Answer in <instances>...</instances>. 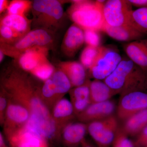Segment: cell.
<instances>
[{
    "instance_id": "obj_22",
    "label": "cell",
    "mask_w": 147,
    "mask_h": 147,
    "mask_svg": "<svg viewBox=\"0 0 147 147\" xmlns=\"http://www.w3.org/2000/svg\"><path fill=\"white\" fill-rule=\"evenodd\" d=\"M31 21L25 16L7 14L1 19L0 25L9 27L20 39L30 31Z\"/></svg>"
},
{
    "instance_id": "obj_15",
    "label": "cell",
    "mask_w": 147,
    "mask_h": 147,
    "mask_svg": "<svg viewBox=\"0 0 147 147\" xmlns=\"http://www.w3.org/2000/svg\"><path fill=\"white\" fill-rule=\"evenodd\" d=\"M48 47H36L25 51L16 59L19 68L30 73L38 66L48 61Z\"/></svg>"
},
{
    "instance_id": "obj_25",
    "label": "cell",
    "mask_w": 147,
    "mask_h": 147,
    "mask_svg": "<svg viewBox=\"0 0 147 147\" xmlns=\"http://www.w3.org/2000/svg\"><path fill=\"white\" fill-rule=\"evenodd\" d=\"M129 24L141 31L147 33V7L132 10L129 18Z\"/></svg>"
},
{
    "instance_id": "obj_39",
    "label": "cell",
    "mask_w": 147,
    "mask_h": 147,
    "mask_svg": "<svg viewBox=\"0 0 147 147\" xmlns=\"http://www.w3.org/2000/svg\"></svg>"
},
{
    "instance_id": "obj_34",
    "label": "cell",
    "mask_w": 147,
    "mask_h": 147,
    "mask_svg": "<svg viewBox=\"0 0 147 147\" xmlns=\"http://www.w3.org/2000/svg\"><path fill=\"white\" fill-rule=\"evenodd\" d=\"M80 147H97L96 145L92 141H90L86 138L83 140Z\"/></svg>"
},
{
    "instance_id": "obj_6",
    "label": "cell",
    "mask_w": 147,
    "mask_h": 147,
    "mask_svg": "<svg viewBox=\"0 0 147 147\" xmlns=\"http://www.w3.org/2000/svg\"><path fill=\"white\" fill-rule=\"evenodd\" d=\"M72 88L71 83L65 74L59 68L52 76L43 82L40 94L43 102L50 112L56 104Z\"/></svg>"
},
{
    "instance_id": "obj_17",
    "label": "cell",
    "mask_w": 147,
    "mask_h": 147,
    "mask_svg": "<svg viewBox=\"0 0 147 147\" xmlns=\"http://www.w3.org/2000/svg\"><path fill=\"white\" fill-rule=\"evenodd\" d=\"M102 31L113 39L128 42L144 39L147 33L141 31L130 24L113 27L105 24Z\"/></svg>"
},
{
    "instance_id": "obj_31",
    "label": "cell",
    "mask_w": 147,
    "mask_h": 147,
    "mask_svg": "<svg viewBox=\"0 0 147 147\" xmlns=\"http://www.w3.org/2000/svg\"><path fill=\"white\" fill-rule=\"evenodd\" d=\"M9 101L8 96L3 88L0 90V124L3 126Z\"/></svg>"
},
{
    "instance_id": "obj_11",
    "label": "cell",
    "mask_w": 147,
    "mask_h": 147,
    "mask_svg": "<svg viewBox=\"0 0 147 147\" xmlns=\"http://www.w3.org/2000/svg\"><path fill=\"white\" fill-rule=\"evenodd\" d=\"M9 98L8 107L3 126L4 135L27 127L31 118L30 114L26 108L9 97Z\"/></svg>"
},
{
    "instance_id": "obj_24",
    "label": "cell",
    "mask_w": 147,
    "mask_h": 147,
    "mask_svg": "<svg viewBox=\"0 0 147 147\" xmlns=\"http://www.w3.org/2000/svg\"><path fill=\"white\" fill-rule=\"evenodd\" d=\"M147 125V109L135 113L124 121L122 128L129 137H135Z\"/></svg>"
},
{
    "instance_id": "obj_5",
    "label": "cell",
    "mask_w": 147,
    "mask_h": 147,
    "mask_svg": "<svg viewBox=\"0 0 147 147\" xmlns=\"http://www.w3.org/2000/svg\"><path fill=\"white\" fill-rule=\"evenodd\" d=\"M32 9L36 23L41 28L51 31L61 25L64 11L61 3L57 0H36Z\"/></svg>"
},
{
    "instance_id": "obj_26",
    "label": "cell",
    "mask_w": 147,
    "mask_h": 147,
    "mask_svg": "<svg viewBox=\"0 0 147 147\" xmlns=\"http://www.w3.org/2000/svg\"><path fill=\"white\" fill-rule=\"evenodd\" d=\"M55 69L48 61L38 66L30 74L38 81L44 82L52 76Z\"/></svg>"
},
{
    "instance_id": "obj_36",
    "label": "cell",
    "mask_w": 147,
    "mask_h": 147,
    "mask_svg": "<svg viewBox=\"0 0 147 147\" xmlns=\"http://www.w3.org/2000/svg\"><path fill=\"white\" fill-rule=\"evenodd\" d=\"M0 147H8L5 141V137L1 131L0 132Z\"/></svg>"
},
{
    "instance_id": "obj_9",
    "label": "cell",
    "mask_w": 147,
    "mask_h": 147,
    "mask_svg": "<svg viewBox=\"0 0 147 147\" xmlns=\"http://www.w3.org/2000/svg\"><path fill=\"white\" fill-rule=\"evenodd\" d=\"M132 5L126 0H109L104 3L102 13L105 24L113 27L129 24Z\"/></svg>"
},
{
    "instance_id": "obj_20",
    "label": "cell",
    "mask_w": 147,
    "mask_h": 147,
    "mask_svg": "<svg viewBox=\"0 0 147 147\" xmlns=\"http://www.w3.org/2000/svg\"><path fill=\"white\" fill-rule=\"evenodd\" d=\"M68 78L72 88L82 86L88 80L86 69L82 64L76 61L61 62L59 67Z\"/></svg>"
},
{
    "instance_id": "obj_8",
    "label": "cell",
    "mask_w": 147,
    "mask_h": 147,
    "mask_svg": "<svg viewBox=\"0 0 147 147\" xmlns=\"http://www.w3.org/2000/svg\"><path fill=\"white\" fill-rule=\"evenodd\" d=\"M87 124L88 133L97 147L112 146L119 126L117 117L114 115Z\"/></svg>"
},
{
    "instance_id": "obj_19",
    "label": "cell",
    "mask_w": 147,
    "mask_h": 147,
    "mask_svg": "<svg viewBox=\"0 0 147 147\" xmlns=\"http://www.w3.org/2000/svg\"><path fill=\"white\" fill-rule=\"evenodd\" d=\"M123 48L129 59L147 75V38L127 43Z\"/></svg>"
},
{
    "instance_id": "obj_16",
    "label": "cell",
    "mask_w": 147,
    "mask_h": 147,
    "mask_svg": "<svg viewBox=\"0 0 147 147\" xmlns=\"http://www.w3.org/2000/svg\"><path fill=\"white\" fill-rule=\"evenodd\" d=\"M87 133V124L73 121L66 125L62 130L60 143L64 147H80L86 138Z\"/></svg>"
},
{
    "instance_id": "obj_13",
    "label": "cell",
    "mask_w": 147,
    "mask_h": 147,
    "mask_svg": "<svg viewBox=\"0 0 147 147\" xmlns=\"http://www.w3.org/2000/svg\"><path fill=\"white\" fill-rule=\"evenodd\" d=\"M117 106L114 100L91 103L84 111L76 117L79 121L88 124L108 118L114 115Z\"/></svg>"
},
{
    "instance_id": "obj_1",
    "label": "cell",
    "mask_w": 147,
    "mask_h": 147,
    "mask_svg": "<svg viewBox=\"0 0 147 147\" xmlns=\"http://www.w3.org/2000/svg\"><path fill=\"white\" fill-rule=\"evenodd\" d=\"M37 79L20 68L10 67L2 74L1 87L9 97L26 108L31 115L27 127L34 130L48 143H59L51 113L40 94Z\"/></svg>"
},
{
    "instance_id": "obj_21",
    "label": "cell",
    "mask_w": 147,
    "mask_h": 147,
    "mask_svg": "<svg viewBox=\"0 0 147 147\" xmlns=\"http://www.w3.org/2000/svg\"><path fill=\"white\" fill-rule=\"evenodd\" d=\"M90 82L88 79L83 85L72 88L69 92L70 100L76 117L86 110L91 103L90 97Z\"/></svg>"
},
{
    "instance_id": "obj_35",
    "label": "cell",
    "mask_w": 147,
    "mask_h": 147,
    "mask_svg": "<svg viewBox=\"0 0 147 147\" xmlns=\"http://www.w3.org/2000/svg\"><path fill=\"white\" fill-rule=\"evenodd\" d=\"M9 5L8 1L6 0H1L0 1V12H3L5 9L8 8Z\"/></svg>"
},
{
    "instance_id": "obj_18",
    "label": "cell",
    "mask_w": 147,
    "mask_h": 147,
    "mask_svg": "<svg viewBox=\"0 0 147 147\" xmlns=\"http://www.w3.org/2000/svg\"><path fill=\"white\" fill-rule=\"evenodd\" d=\"M84 42V30L74 24L66 32L62 44V50L65 55L71 57L75 56Z\"/></svg>"
},
{
    "instance_id": "obj_10",
    "label": "cell",
    "mask_w": 147,
    "mask_h": 147,
    "mask_svg": "<svg viewBox=\"0 0 147 147\" xmlns=\"http://www.w3.org/2000/svg\"><path fill=\"white\" fill-rule=\"evenodd\" d=\"M146 109H147V92H131L120 96L117 105V117L124 121L135 113Z\"/></svg>"
},
{
    "instance_id": "obj_33",
    "label": "cell",
    "mask_w": 147,
    "mask_h": 147,
    "mask_svg": "<svg viewBox=\"0 0 147 147\" xmlns=\"http://www.w3.org/2000/svg\"><path fill=\"white\" fill-rule=\"evenodd\" d=\"M131 5L137 7H147V0H129Z\"/></svg>"
},
{
    "instance_id": "obj_23",
    "label": "cell",
    "mask_w": 147,
    "mask_h": 147,
    "mask_svg": "<svg viewBox=\"0 0 147 147\" xmlns=\"http://www.w3.org/2000/svg\"><path fill=\"white\" fill-rule=\"evenodd\" d=\"M90 97L91 103L105 102L111 100L117 92L110 88L104 81L94 79L91 81L90 86Z\"/></svg>"
},
{
    "instance_id": "obj_27",
    "label": "cell",
    "mask_w": 147,
    "mask_h": 147,
    "mask_svg": "<svg viewBox=\"0 0 147 147\" xmlns=\"http://www.w3.org/2000/svg\"><path fill=\"white\" fill-rule=\"evenodd\" d=\"M87 46L80 56V63L86 69H89L94 63L99 52V48Z\"/></svg>"
},
{
    "instance_id": "obj_14",
    "label": "cell",
    "mask_w": 147,
    "mask_h": 147,
    "mask_svg": "<svg viewBox=\"0 0 147 147\" xmlns=\"http://www.w3.org/2000/svg\"><path fill=\"white\" fill-rule=\"evenodd\" d=\"M51 116L58 141L60 143V137L62 129L66 125L76 119L73 105L70 100L65 98L59 100L51 111Z\"/></svg>"
},
{
    "instance_id": "obj_29",
    "label": "cell",
    "mask_w": 147,
    "mask_h": 147,
    "mask_svg": "<svg viewBox=\"0 0 147 147\" xmlns=\"http://www.w3.org/2000/svg\"><path fill=\"white\" fill-rule=\"evenodd\" d=\"M112 147H135L133 141L129 138V136L124 132L121 126H119Z\"/></svg>"
},
{
    "instance_id": "obj_32",
    "label": "cell",
    "mask_w": 147,
    "mask_h": 147,
    "mask_svg": "<svg viewBox=\"0 0 147 147\" xmlns=\"http://www.w3.org/2000/svg\"><path fill=\"white\" fill-rule=\"evenodd\" d=\"M133 142L135 147H147V125L135 137Z\"/></svg>"
},
{
    "instance_id": "obj_37",
    "label": "cell",
    "mask_w": 147,
    "mask_h": 147,
    "mask_svg": "<svg viewBox=\"0 0 147 147\" xmlns=\"http://www.w3.org/2000/svg\"><path fill=\"white\" fill-rule=\"evenodd\" d=\"M5 54L3 53L2 50H0V61L1 62L3 60L4 58V55Z\"/></svg>"
},
{
    "instance_id": "obj_7",
    "label": "cell",
    "mask_w": 147,
    "mask_h": 147,
    "mask_svg": "<svg viewBox=\"0 0 147 147\" xmlns=\"http://www.w3.org/2000/svg\"><path fill=\"white\" fill-rule=\"evenodd\" d=\"M122 57L113 47L100 46L94 63L89 69L94 79L103 81L110 76L119 65Z\"/></svg>"
},
{
    "instance_id": "obj_2",
    "label": "cell",
    "mask_w": 147,
    "mask_h": 147,
    "mask_svg": "<svg viewBox=\"0 0 147 147\" xmlns=\"http://www.w3.org/2000/svg\"><path fill=\"white\" fill-rule=\"evenodd\" d=\"M103 81L121 96L134 91L146 92L147 75L129 58H122L115 71Z\"/></svg>"
},
{
    "instance_id": "obj_12",
    "label": "cell",
    "mask_w": 147,
    "mask_h": 147,
    "mask_svg": "<svg viewBox=\"0 0 147 147\" xmlns=\"http://www.w3.org/2000/svg\"><path fill=\"white\" fill-rule=\"evenodd\" d=\"M5 136L10 147H49L45 138L27 127Z\"/></svg>"
},
{
    "instance_id": "obj_38",
    "label": "cell",
    "mask_w": 147,
    "mask_h": 147,
    "mask_svg": "<svg viewBox=\"0 0 147 147\" xmlns=\"http://www.w3.org/2000/svg\"><path fill=\"white\" fill-rule=\"evenodd\" d=\"M146 92H147V84H146Z\"/></svg>"
},
{
    "instance_id": "obj_3",
    "label": "cell",
    "mask_w": 147,
    "mask_h": 147,
    "mask_svg": "<svg viewBox=\"0 0 147 147\" xmlns=\"http://www.w3.org/2000/svg\"><path fill=\"white\" fill-rule=\"evenodd\" d=\"M106 1H73L68 13L74 24L83 30L102 31L105 24L102 7Z\"/></svg>"
},
{
    "instance_id": "obj_30",
    "label": "cell",
    "mask_w": 147,
    "mask_h": 147,
    "mask_svg": "<svg viewBox=\"0 0 147 147\" xmlns=\"http://www.w3.org/2000/svg\"><path fill=\"white\" fill-rule=\"evenodd\" d=\"M85 42L88 46L100 47L101 38L98 31L93 30H84Z\"/></svg>"
},
{
    "instance_id": "obj_4",
    "label": "cell",
    "mask_w": 147,
    "mask_h": 147,
    "mask_svg": "<svg viewBox=\"0 0 147 147\" xmlns=\"http://www.w3.org/2000/svg\"><path fill=\"white\" fill-rule=\"evenodd\" d=\"M54 38L51 31L45 29L30 31L18 41L11 45L1 44V50L4 54L16 59L26 50L36 47H50Z\"/></svg>"
},
{
    "instance_id": "obj_28",
    "label": "cell",
    "mask_w": 147,
    "mask_h": 147,
    "mask_svg": "<svg viewBox=\"0 0 147 147\" xmlns=\"http://www.w3.org/2000/svg\"><path fill=\"white\" fill-rule=\"evenodd\" d=\"M32 3L26 0H14L9 5L7 10L8 14L25 16L30 8Z\"/></svg>"
}]
</instances>
